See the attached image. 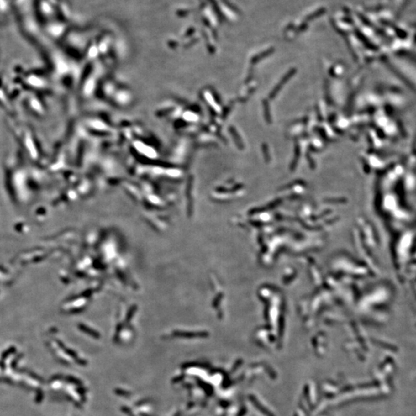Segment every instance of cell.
Listing matches in <instances>:
<instances>
[{
    "label": "cell",
    "instance_id": "cell-1",
    "mask_svg": "<svg viewBox=\"0 0 416 416\" xmlns=\"http://www.w3.org/2000/svg\"><path fill=\"white\" fill-rule=\"evenodd\" d=\"M294 71H293V72H292V71H291V72H289L288 74H287V76H284V78L283 79L282 81H281V83L280 82V84H279V85L277 86V87H276L275 90H274V92H273L272 93H271V97H275V96H274V95H276V93H277V92H278V90H280V89L281 88V87H282V86L284 85V82H285L286 81H287V80H289V78L291 76V75H292V74H294Z\"/></svg>",
    "mask_w": 416,
    "mask_h": 416
}]
</instances>
